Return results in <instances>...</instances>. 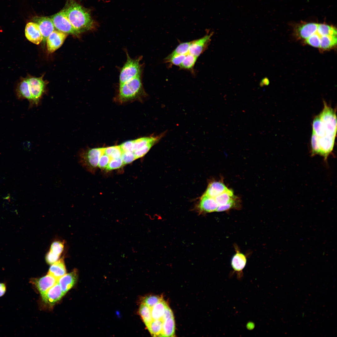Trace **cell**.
<instances>
[{
	"label": "cell",
	"instance_id": "obj_1",
	"mask_svg": "<svg viewBox=\"0 0 337 337\" xmlns=\"http://www.w3.org/2000/svg\"><path fill=\"white\" fill-rule=\"evenodd\" d=\"M64 8L70 22L80 33L95 27V23L91 16L90 10L75 0H68Z\"/></svg>",
	"mask_w": 337,
	"mask_h": 337
},
{
	"label": "cell",
	"instance_id": "obj_2",
	"mask_svg": "<svg viewBox=\"0 0 337 337\" xmlns=\"http://www.w3.org/2000/svg\"><path fill=\"white\" fill-rule=\"evenodd\" d=\"M145 95L140 76L120 85L118 100L120 102H125L138 99Z\"/></svg>",
	"mask_w": 337,
	"mask_h": 337
},
{
	"label": "cell",
	"instance_id": "obj_3",
	"mask_svg": "<svg viewBox=\"0 0 337 337\" xmlns=\"http://www.w3.org/2000/svg\"><path fill=\"white\" fill-rule=\"evenodd\" d=\"M127 60L120 70L119 77L120 85L135 78L141 76L142 65L140 63L142 58L139 57L135 59L130 57L126 52Z\"/></svg>",
	"mask_w": 337,
	"mask_h": 337
},
{
	"label": "cell",
	"instance_id": "obj_4",
	"mask_svg": "<svg viewBox=\"0 0 337 337\" xmlns=\"http://www.w3.org/2000/svg\"><path fill=\"white\" fill-rule=\"evenodd\" d=\"M104 148L82 150L78 154L79 162L83 167L91 171L98 166L100 159L104 153Z\"/></svg>",
	"mask_w": 337,
	"mask_h": 337
},
{
	"label": "cell",
	"instance_id": "obj_5",
	"mask_svg": "<svg viewBox=\"0 0 337 337\" xmlns=\"http://www.w3.org/2000/svg\"><path fill=\"white\" fill-rule=\"evenodd\" d=\"M323 123L326 135L335 137L337 132V119L335 112L324 102V108L319 115Z\"/></svg>",
	"mask_w": 337,
	"mask_h": 337
},
{
	"label": "cell",
	"instance_id": "obj_6",
	"mask_svg": "<svg viewBox=\"0 0 337 337\" xmlns=\"http://www.w3.org/2000/svg\"><path fill=\"white\" fill-rule=\"evenodd\" d=\"M54 26L57 30L66 33L77 35L80 33L72 25L67 18L64 9L51 16Z\"/></svg>",
	"mask_w": 337,
	"mask_h": 337
},
{
	"label": "cell",
	"instance_id": "obj_7",
	"mask_svg": "<svg viewBox=\"0 0 337 337\" xmlns=\"http://www.w3.org/2000/svg\"><path fill=\"white\" fill-rule=\"evenodd\" d=\"M32 97V105H37L44 92L46 84L42 77L27 79Z\"/></svg>",
	"mask_w": 337,
	"mask_h": 337
},
{
	"label": "cell",
	"instance_id": "obj_8",
	"mask_svg": "<svg viewBox=\"0 0 337 337\" xmlns=\"http://www.w3.org/2000/svg\"><path fill=\"white\" fill-rule=\"evenodd\" d=\"M58 280L47 274L39 278H32L29 282L39 292L41 296L49 289L58 283Z\"/></svg>",
	"mask_w": 337,
	"mask_h": 337
},
{
	"label": "cell",
	"instance_id": "obj_9",
	"mask_svg": "<svg viewBox=\"0 0 337 337\" xmlns=\"http://www.w3.org/2000/svg\"><path fill=\"white\" fill-rule=\"evenodd\" d=\"M68 34L55 30L47 37L46 43L48 51L53 53L60 47L63 43Z\"/></svg>",
	"mask_w": 337,
	"mask_h": 337
},
{
	"label": "cell",
	"instance_id": "obj_10",
	"mask_svg": "<svg viewBox=\"0 0 337 337\" xmlns=\"http://www.w3.org/2000/svg\"><path fill=\"white\" fill-rule=\"evenodd\" d=\"M65 294L57 283L42 296V300L44 304L51 307Z\"/></svg>",
	"mask_w": 337,
	"mask_h": 337
},
{
	"label": "cell",
	"instance_id": "obj_11",
	"mask_svg": "<svg viewBox=\"0 0 337 337\" xmlns=\"http://www.w3.org/2000/svg\"><path fill=\"white\" fill-rule=\"evenodd\" d=\"M33 21L38 25L43 37L42 42L44 45L50 34L55 30L51 18L47 17L36 16L33 18Z\"/></svg>",
	"mask_w": 337,
	"mask_h": 337
},
{
	"label": "cell",
	"instance_id": "obj_12",
	"mask_svg": "<svg viewBox=\"0 0 337 337\" xmlns=\"http://www.w3.org/2000/svg\"><path fill=\"white\" fill-rule=\"evenodd\" d=\"M212 35L213 32H211L201 38L191 42L189 53L198 57L207 47Z\"/></svg>",
	"mask_w": 337,
	"mask_h": 337
},
{
	"label": "cell",
	"instance_id": "obj_13",
	"mask_svg": "<svg viewBox=\"0 0 337 337\" xmlns=\"http://www.w3.org/2000/svg\"><path fill=\"white\" fill-rule=\"evenodd\" d=\"M25 35L27 39L36 45L39 44L43 40V37L38 25L35 22H29L25 28Z\"/></svg>",
	"mask_w": 337,
	"mask_h": 337
},
{
	"label": "cell",
	"instance_id": "obj_14",
	"mask_svg": "<svg viewBox=\"0 0 337 337\" xmlns=\"http://www.w3.org/2000/svg\"><path fill=\"white\" fill-rule=\"evenodd\" d=\"M335 137L326 135L322 137H318V154L323 156L325 161L333 149Z\"/></svg>",
	"mask_w": 337,
	"mask_h": 337
},
{
	"label": "cell",
	"instance_id": "obj_15",
	"mask_svg": "<svg viewBox=\"0 0 337 337\" xmlns=\"http://www.w3.org/2000/svg\"><path fill=\"white\" fill-rule=\"evenodd\" d=\"M235 250V253L231 259V265L232 269L237 273V278L240 279L243 275L242 270L247 264V258L245 254L240 252L237 247Z\"/></svg>",
	"mask_w": 337,
	"mask_h": 337
},
{
	"label": "cell",
	"instance_id": "obj_16",
	"mask_svg": "<svg viewBox=\"0 0 337 337\" xmlns=\"http://www.w3.org/2000/svg\"><path fill=\"white\" fill-rule=\"evenodd\" d=\"M78 275L77 270L75 269L59 279L58 283L65 294L75 285L77 280Z\"/></svg>",
	"mask_w": 337,
	"mask_h": 337
},
{
	"label": "cell",
	"instance_id": "obj_17",
	"mask_svg": "<svg viewBox=\"0 0 337 337\" xmlns=\"http://www.w3.org/2000/svg\"><path fill=\"white\" fill-rule=\"evenodd\" d=\"M218 206L214 198L204 194L201 198L198 208L200 212L208 213L216 212Z\"/></svg>",
	"mask_w": 337,
	"mask_h": 337
},
{
	"label": "cell",
	"instance_id": "obj_18",
	"mask_svg": "<svg viewBox=\"0 0 337 337\" xmlns=\"http://www.w3.org/2000/svg\"><path fill=\"white\" fill-rule=\"evenodd\" d=\"M318 24L313 22L305 23L299 26L296 29L297 35L300 38L306 40L316 31Z\"/></svg>",
	"mask_w": 337,
	"mask_h": 337
},
{
	"label": "cell",
	"instance_id": "obj_19",
	"mask_svg": "<svg viewBox=\"0 0 337 337\" xmlns=\"http://www.w3.org/2000/svg\"><path fill=\"white\" fill-rule=\"evenodd\" d=\"M228 189L227 187L222 182L213 181L209 183L204 194L214 198Z\"/></svg>",
	"mask_w": 337,
	"mask_h": 337
},
{
	"label": "cell",
	"instance_id": "obj_20",
	"mask_svg": "<svg viewBox=\"0 0 337 337\" xmlns=\"http://www.w3.org/2000/svg\"><path fill=\"white\" fill-rule=\"evenodd\" d=\"M66 273V269L63 258L52 264L47 273L58 280Z\"/></svg>",
	"mask_w": 337,
	"mask_h": 337
},
{
	"label": "cell",
	"instance_id": "obj_21",
	"mask_svg": "<svg viewBox=\"0 0 337 337\" xmlns=\"http://www.w3.org/2000/svg\"><path fill=\"white\" fill-rule=\"evenodd\" d=\"M17 95L19 99H26L32 105V99L27 79L22 81L19 85L17 90Z\"/></svg>",
	"mask_w": 337,
	"mask_h": 337
},
{
	"label": "cell",
	"instance_id": "obj_22",
	"mask_svg": "<svg viewBox=\"0 0 337 337\" xmlns=\"http://www.w3.org/2000/svg\"><path fill=\"white\" fill-rule=\"evenodd\" d=\"M175 324L174 317L168 318L163 321L161 337L174 336Z\"/></svg>",
	"mask_w": 337,
	"mask_h": 337
},
{
	"label": "cell",
	"instance_id": "obj_23",
	"mask_svg": "<svg viewBox=\"0 0 337 337\" xmlns=\"http://www.w3.org/2000/svg\"><path fill=\"white\" fill-rule=\"evenodd\" d=\"M168 305L163 299L151 308L153 320L161 319Z\"/></svg>",
	"mask_w": 337,
	"mask_h": 337
},
{
	"label": "cell",
	"instance_id": "obj_24",
	"mask_svg": "<svg viewBox=\"0 0 337 337\" xmlns=\"http://www.w3.org/2000/svg\"><path fill=\"white\" fill-rule=\"evenodd\" d=\"M337 36H322L320 38L319 48L327 50L334 47L337 44Z\"/></svg>",
	"mask_w": 337,
	"mask_h": 337
},
{
	"label": "cell",
	"instance_id": "obj_25",
	"mask_svg": "<svg viewBox=\"0 0 337 337\" xmlns=\"http://www.w3.org/2000/svg\"><path fill=\"white\" fill-rule=\"evenodd\" d=\"M237 198L234 195L232 191L229 188L214 198L218 206L226 204Z\"/></svg>",
	"mask_w": 337,
	"mask_h": 337
},
{
	"label": "cell",
	"instance_id": "obj_26",
	"mask_svg": "<svg viewBox=\"0 0 337 337\" xmlns=\"http://www.w3.org/2000/svg\"><path fill=\"white\" fill-rule=\"evenodd\" d=\"M163 325V321L161 319L153 320L147 327L153 336L161 337Z\"/></svg>",
	"mask_w": 337,
	"mask_h": 337
},
{
	"label": "cell",
	"instance_id": "obj_27",
	"mask_svg": "<svg viewBox=\"0 0 337 337\" xmlns=\"http://www.w3.org/2000/svg\"><path fill=\"white\" fill-rule=\"evenodd\" d=\"M312 129V132L319 137H323L326 135L324 125L319 115L315 117L313 121Z\"/></svg>",
	"mask_w": 337,
	"mask_h": 337
},
{
	"label": "cell",
	"instance_id": "obj_28",
	"mask_svg": "<svg viewBox=\"0 0 337 337\" xmlns=\"http://www.w3.org/2000/svg\"><path fill=\"white\" fill-rule=\"evenodd\" d=\"M139 314L146 327L153 320L151 313V309L145 304H141L139 310Z\"/></svg>",
	"mask_w": 337,
	"mask_h": 337
},
{
	"label": "cell",
	"instance_id": "obj_29",
	"mask_svg": "<svg viewBox=\"0 0 337 337\" xmlns=\"http://www.w3.org/2000/svg\"><path fill=\"white\" fill-rule=\"evenodd\" d=\"M317 32L321 36H337V30L336 28L332 26L325 23L318 24Z\"/></svg>",
	"mask_w": 337,
	"mask_h": 337
},
{
	"label": "cell",
	"instance_id": "obj_30",
	"mask_svg": "<svg viewBox=\"0 0 337 337\" xmlns=\"http://www.w3.org/2000/svg\"><path fill=\"white\" fill-rule=\"evenodd\" d=\"M198 57L188 53L186 55L183 61L179 66L182 69L192 70L196 62Z\"/></svg>",
	"mask_w": 337,
	"mask_h": 337
},
{
	"label": "cell",
	"instance_id": "obj_31",
	"mask_svg": "<svg viewBox=\"0 0 337 337\" xmlns=\"http://www.w3.org/2000/svg\"><path fill=\"white\" fill-rule=\"evenodd\" d=\"M190 43L191 42L180 43L167 57H170L177 55H186L189 53Z\"/></svg>",
	"mask_w": 337,
	"mask_h": 337
},
{
	"label": "cell",
	"instance_id": "obj_32",
	"mask_svg": "<svg viewBox=\"0 0 337 337\" xmlns=\"http://www.w3.org/2000/svg\"><path fill=\"white\" fill-rule=\"evenodd\" d=\"M123 152L120 145L105 148L104 153L108 156L111 159L120 158Z\"/></svg>",
	"mask_w": 337,
	"mask_h": 337
},
{
	"label": "cell",
	"instance_id": "obj_33",
	"mask_svg": "<svg viewBox=\"0 0 337 337\" xmlns=\"http://www.w3.org/2000/svg\"><path fill=\"white\" fill-rule=\"evenodd\" d=\"M64 248V243L59 241H55L51 244L50 251L53 254L60 256Z\"/></svg>",
	"mask_w": 337,
	"mask_h": 337
},
{
	"label": "cell",
	"instance_id": "obj_34",
	"mask_svg": "<svg viewBox=\"0 0 337 337\" xmlns=\"http://www.w3.org/2000/svg\"><path fill=\"white\" fill-rule=\"evenodd\" d=\"M322 36L320 35L316 30L314 34L305 40V42L313 47L319 48L320 38Z\"/></svg>",
	"mask_w": 337,
	"mask_h": 337
},
{
	"label": "cell",
	"instance_id": "obj_35",
	"mask_svg": "<svg viewBox=\"0 0 337 337\" xmlns=\"http://www.w3.org/2000/svg\"><path fill=\"white\" fill-rule=\"evenodd\" d=\"M186 55H177L170 57H167L165 61L173 65L179 66L184 59Z\"/></svg>",
	"mask_w": 337,
	"mask_h": 337
},
{
	"label": "cell",
	"instance_id": "obj_36",
	"mask_svg": "<svg viewBox=\"0 0 337 337\" xmlns=\"http://www.w3.org/2000/svg\"><path fill=\"white\" fill-rule=\"evenodd\" d=\"M162 299V297L156 295H149L145 297L142 303L152 308L155 305Z\"/></svg>",
	"mask_w": 337,
	"mask_h": 337
},
{
	"label": "cell",
	"instance_id": "obj_37",
	"mask_svg": "<svg viewBox=\"0 0 337 337\" xmlns=\"http://www.w3.org/2000/svg\"><path fill=\"white\" fill-rule=\"evenodd\" d=\"M311 144L312 155L318 154L319 150L318 137L313 132H312L311 137Z\"/></svg>",
	"mask_w": 337,
	"mask_h": 337
},
{
	"label": "cell",
	"instance_id": "obj_38",
	"mask_svg": "<svg viewBox=\"0 0 337 337\" xmlns=\"http://www.w3.org/2000/svg\"><path fill=\"white\" fill-rule=\"evenodd\" d=\"M124 164L121 157L117 159H111L106 168L108 170H113L120 168Z\"/></svg>",
	"mask_w": 337,
	"mask_h": 337
},
{
	"label": "cell",
	"instance_id": "obj_39",
	"mask_svg": "<svg viewBox=\"0 0 337 337\" xmlns=\"http://www.w3.org/2000/svg\"><path fill=\"white\" fill-rule=\"evenodd\" d=\"M121 158L124 164L130 163L136 159L134 152H123Z\"/></svg>",
	"mask_w": 337,
	"mask_h": 337
},
{
	"label": "cell",
	"instance_id": "obj_40",
	"mask_svg": "<svg viewBox=\"0 0 337 337\" xmlns=\"http://www.w3.org/2000/svg\"><path fill=\"white\" fill-rule=\"evenodd\" d=\"M237 199L235 198L232 201L226 204L218 206L216 212L226 211L235 207H237Z\"/></svg>",
	"mask_w": 337,
	"mask_h": 337
},
{
	"label": "cell",
	"instance_id": "obj_41",
	"mask_svg": "<svg viewBox=\"0 0 337 337\" xmlns=\"http://www.w3.org/2000/svg\"><path fill=\"white\" fill-rule=\"evenodd\" d=\"M154 145L149 144L134 151L136 159L141 158L145 155Z\"/></svg>",
	"mask_w": 337,
	"mask_h": 337
},
{
	"label": "cell",
	"instance_id": "obj_42",
	"mask_svg": "<svg viewBox=\"0 0 337 337\" xmlns=\"http://www.w3.org/2000/svg\"><path fill=\"white\" fill-rule=\"evenodd\" d=\"M111 158L104 153L101 156L98 163V167L100 168H103L107 166Z\"/></svg>",
	"mask_w": 337,
	"mask_h": 337
},
{
	"label": "cell",
	"instance_id": "obj_43",
	"mask_svg": "<svg viewBox=\"0 0 337 337\" xmlns=\"http://www.w3.org/2000/svg\"><path fill=\"white\" fill-rule=\"evenodd\" d=\"M120 146L123 152L134 151L133 140L125 142L120 145Z\"/></svg>",
	"mask_w": 337,
	"mask_h": 337
},
{
	"label": "cell",
	"instance_id": "obj_44",
	"mask_svg": "<svg viewBox=\"0 0 337 337\" xmlns=\"http://www.w3.org/2000/svg\"><path fill=\"white\" fill-rule=\"evenodd\" d=\"M60 257V256L53 254L49 251L46 256L45 259L48 264L52 265L58 260Z\"/></svg>",
	"mask_w": 337,
	"mask_h": 337
},
{
	"label": "cell",
	"instance_id": "obj_45",
	"mask_svg": "<svg viewBox=\"0 0 337 337\" xmlns=\"http://www.w3.org/2000/svg\"><path fill=\"white\" fill-rule=\"evenodd\" d=\"M173 317V313L171 310L168 305L165 309L164 315L161 319L163 321L165 320Z\"/></svg>",
	"mask_w": 337,
	"mask_h": 337
},
{
	"label": "cell",
	"instance_id": "obj_46",
	"mask_svg": "<svg viewBox=\"0 0 337 337\" xmlns=\"http://www.w3.org/2000/svg\"><path fill=\"white\" fill-rule=\"evenodd\" d=\"M7 291V284L5 282H0V297L3 296Z\"/></svg>",
	"mask_w": 337,
	"mask_h": 337
}]
</instances>
